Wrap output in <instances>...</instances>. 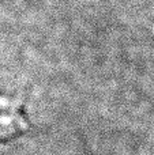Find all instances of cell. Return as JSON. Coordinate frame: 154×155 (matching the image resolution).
I'll use <instances>...</instances> for the list:
<instances>
[{
	"mask_svg": "<svg viewBox=\"0 0 154 155\" xmlns=\"http://www.w3.org/2000/svg\"><path fill=\"white\" fill-rule=\"evenodd\" d=\"M26 114L23 109L16 105L0 106V142L15 139L27 131Z\"/></svg>",
	"mask_w": 154,
	"mask_h": 155,
	"instance_id": "cell-1",
	"label": "cell"
}]
</instances>
